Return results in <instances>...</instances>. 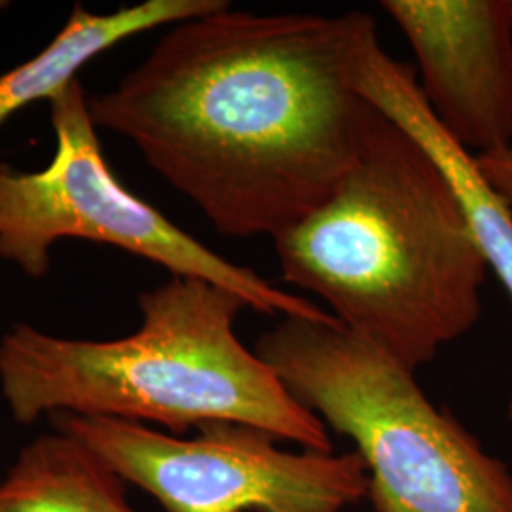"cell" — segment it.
<instances>
[{"label": "cell", "instance_id": "30bf717a", "mask_svg": "<svg viewBox=\"0 0 512 512\" xmlns=\"http://www.w3.org/2000/svg\"><path fill=\"white\" fill-rule=\"evenodd\" d=\"M126 482L78 440L46 433L0 480V512H135Z\"/></svg>", "mask_w": 512, "mask_h": 512}, {"label": "cell", "instance_id": "7a4b0ae2", "mask_svg": "<svg viewBox=\"0 0 512 512\" xmlns=\"http://www.w3.org/2000/svg\"><path fill=\"white\" fill-rule=\"evenodd\" d=\"M274 245L287 283L414 372L480 317L488 266L458 194L384 112L336 192Z\"/></svg>", "mask_w": 512, "mask_h": 512}, {"label": "cell", "instance_id": "6da1fadb", "mask_svg": "<svg viewBox=\"0 0 512 512\" xmlns=\"http://www.w3.org/2000/svg\"><path fill=\"white\" fill-rule=\"evenodd\" d=\"M376 38L363 10L253 14L226 2L173 25L88 109L219 234L275 239L357 164L382 112L353 74Z\"/></svg>", "mask_w": 512, "mask_h": 512}, {"label": "cell", "instance_id": "ba28073f", "mask_svg": "<svg viewBox=\"0 0 512 512\" xmlns=\"http://www.w3.org/2000/svg\"><path fill=\"white\" fill-rule=\"evenodd\" d=\"M353 84L357 92L414 135L437 160L458 194L486 266L494 270L512 298L511 205L482 179L475 158L440 128L421 95L412 67L393 59L376 40L361 55ZM509 418L512 421V401Z\"/></svg>", "mask_w": 512, "mask_h": 512}, {"label": "cell", "instance_id": "52a82bcc", "mask_svg": "<svg viewBox=\"0 0 512 512\" xmlns=\"http://www.w3.org/2000/svg\"><path fill=\"white\" fill-rule=\"evenodd\" d=\"M444 133L478 158L512 145V0H384Z\"/></svg>", "mask_w": 512, "mask_h": 512}, {"label": "cell", "instance_id": "9c48e42d", "mask_svg": "<svg viewBox=\"0 0 512 512\" xmlns=\"http://www.w3.org/2000/svg\"><path fill=\"white\" fill-rule=\"evenodd\" d=\"M226 0H145L110 14H93L74 4L52 42L14 69L0 73V128L37 101L52 99L78 80V73L128 38L164 25H177L219 10Z\"/></svg>", "mask_w": 512, "mask_h": 512}, {"label": "cell", "instance_id": "3957f363", "mask_svg": "<svg viewBox=\"0 0 512 512\" xmlns=\"http://www.w3.org/2000/svg\"><path fill=\"white\" fill-rule=\"evenodd\" d=\"M141 327L118 340H73L31 325L0 338V393L12 420L59 412L160 423L179 437L228 421L302 450L332 452L327 425L236 334L247 304L194 277L139 294Z\"/></svg>", "mask_w": 512, "mask_h": 512}, {"label": "cell", "instance_id": "8992f818", "mask_svg": "<svg viewBox=\"0 0 512 512\" xmlns=\"http://www.w3.org/2000/svg\"><path fill=\"white\" fill-rule=\"evenodd\" d=\"M50 423L165 512H348L370 490L359 452H285L251 425L205 423L183 439L107 416L59 412Z\"/></svg>", "mask_w": 512, "mask_h": 512}, {"label": "cell", "instance_id": "277c9868", "mask_svg": "<svg viewBox=\"0 0 512 512\" xmlns=\"http://www.w3.org/2000/svg\"><path fill=\"white\" fill-rule=\"evenodd\" d=\"M255 351L298 403L353 440L374 512H512L509 467L378 342L340 321L283 317Z\"/></svg>", "mask_w": 512, "mask_h": 512}, {"label": "cell", "instance_id": "8fae6325", "mask_svg": "<svg viewBox=\"0 0 512 512\" xmlns=\"http://www.w3.org/2000/svg\"><path fill=\"white\" fill-rule=\"evenodd\" d=\"M476 169L482 179L511 205L512 209V145L492 154L475 158Z\"/></svg>", "mask_w": 512, "mask_h": 512}, {"label": "cell", "instance_id": "5b68a950", "mask_svg": "<svg viewBox=\"0 0 512 512\" xmlns=\"http://www.w3.org/2000/svg\"><path fill=\"white\" fill-rule=\"evenodd\" d=\"M48 103L55 135L48 167L18 171L0 165V260L42 279L50 272L54 243L86 239L141 256L175 277L219 285L264 315L338 321L308 298L228 262L131 194L103 154L80 80Z\"/></svg>", "mask_w": 512, "mask_h": 512}]
</instances>
